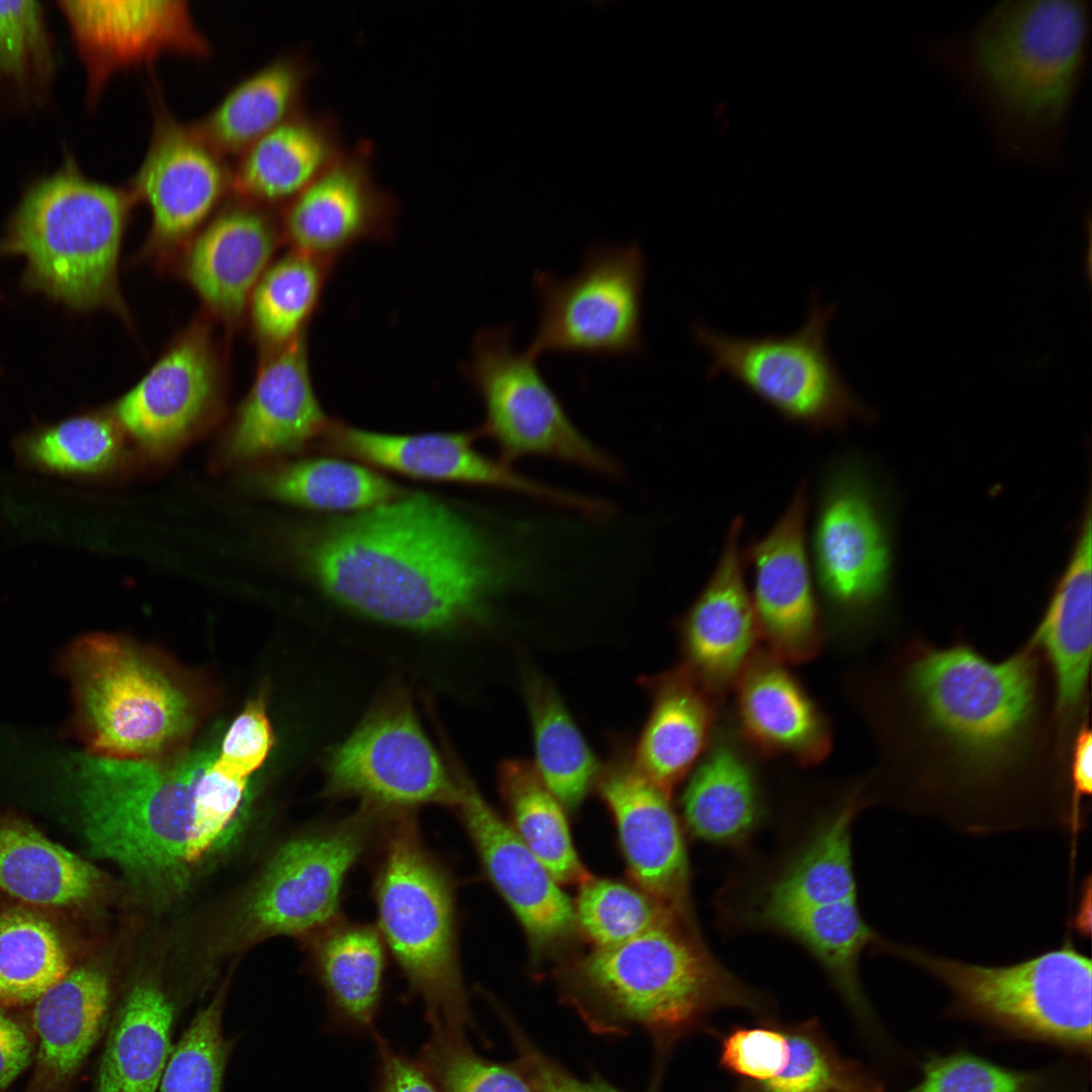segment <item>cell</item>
<instances>
[{"instance_id":"obj_51","label":"cell","mask_w":1092,"mask_h":1092,"mask_svg":"<svg viewBox=\"0 0 1092 1092\" xmlns=\"http://www.w3.org/2000/svg\"><path fill=\"white\" fill-rule=\"evenodd\" d=\"M378 1075L372 1092H442L417 1061L396 1052L375 1033Z\"/></svg>"},{"instance_id":"obj_18","label":"cell","mask_w":1092,"mask_h":1092,"mask_svg":"<svg viewBox=\"0 0 1092 1092\" xmlns=\"http://www.w3.org/2000/svg\"><path fill=\"white\" fill-rule=\"evenodd\" d=\"M311 383L305 335L268 350L252 388L216 450V464L239 466L288 456L333 426Z\"/></svg>"},{"instance_id":"obj_46","label":"cell","mask_w":1092,"mask_h":1092,"mask_svg":"<svg viewBox=\"0 0 1092 1092\" xmlns=\"http://www.w3.org/2000/svg\"><path fill=\"white\" fill-rule=\"evenodd\" d=\"M431 1026L417 1062L442 1092H533L517 1071L477 1055L464 1029Z\"/></svg>"},{"instance_id":"obj_25","label":"cell","mask_w":1092,"mask_h":1092,"mask_svg":"<svg viewBox=\"0 0 1092 1092\" xmlns=\"http://www.w3.org/2000/svg\"><path fill=\"white\" fill-rule=\"evenodd\" d=\"M601 776L632 877L655 901L692 918L688 856L670 797L632 763H614Z\"/></svg>"},{"instance_id":"obj_5","label":"cell","mask_w":1092,"mask_h":1092,"mask_svg":"<svg viewBox=\"0 0 1092 1092\" xmlns=\"http://www.w3.org/2000/svg\"><path fill=\"white\" fill-rule=\"evenodd\" d=\"M85 751L106 758L164 762L194 732L201 703L156 656L121 636L75 640L62 661Z\"/></svg>"},{"instance_id":"obj_23","label":"cell","mask_w":1092,"mask_h":1092,"mask_svg":"<svg viewBox=\"0 0 1092 1092\" xmlns=\"http://www.w3.org/2000/svg\"><path fill=\"white\" fill-rule=\"evenodd\" d=\"M94 98L116 71L164 53L204 56L209 46L185 1H61Z\"/></svg>"},{"instance_id":"obj_48","label":"cell","mask_w":1092,"mask_h":1092,"mask_svg":"<svg viewBox=\"0 0 1092 1092\" xmlns=\"http://www.w3.org/2000/svg\"><path fill=\"white\" fill-rule=\"evenodd\" d=\"M1032 1079L974 1055L929 1060L920 1082L907 1092H1032Z\"/></svg>"},{"instance_id":"obj_24","label":"cell","mask_w":1092,"mask_h":1092,"mask_svg":"<svg viewBox=\"0 0 1092 1092\" xmlns=\"http://www.w3.org/2000/svg\"><path fill=\"white\" fill-rule=\"evenodd\" d=\"M455 805L487 877L535 946L555 943L573 930L574 907L557 882L464 776Z\"/></svg>"},{"instance_id":"obj_39","label":"cell","mask_w":1092,"mask_h":1092,"mask_svg":"<svg viewBox=\"0 0 1092 1092\" xmlns=\"http://www.w3.org/2000/svg\"><path fill=\"white\" fill-rule=\"evenodd\" d=\"M526 697L534 731L537 772L561 805L574 809L598 777L599 764L549 682L531 673Z\"/></svg>"},{"instance_id":"obj_30","label":"cell","mask_w":1092,"mask_h":1092,"mask_svg":"<svg viewBox=\"0 0 1092 1092\" xmlns=\"http://www.w3.org/2000/svg\"><path fill=\"white\" fill-rule=\"evenodd\" d=\"M277 245V228L264 212L232 207L196 237L183 274L211 311L234 323L242 316Z\"/></svg>"},{"instance_id":"obj_4","label":"cell","mask_w":1092,"mask_h":1092,"mask_svg":"<svg viewBox=\"0 0 1092 1092\" xmlns=\"http://www.w3.org/2000/svg\"><path fill=\"white\" fill-rule=\"evenodd\" d=\"M216 742L164 762L71 755L92 853L153 889L184 885L230 836L206 774Z\"/></svg>"},{"instance_id":"obj_1","label":"cell","mask_w":1092,"mask_h":1092,"mask_svg":"<svg viewBox=\"0 0 1092 1092\" xmlns=\"http://www.w3.org/2000/svg\"><path fill=\"white\" fill-rule=\"evenodd\" d=\"M893 702L897 752L933 797L979 804L1027 777L1046 741L1039 651L994 662L974 647L917 643L903 654Z\"/></svg>"},{"instance_id":"obj_10","label":"cell","mask_w":1092,"mask_h":1092,"mask_svg":"<svg viewBox=\"0 0 1092 1092\" xmlns=\"http://www.w3.org/2000/svg\"><path fill=\"white\" fill-rule=\"evenodd\" d=\"M948 988L956 1007L988 1023L1066 1048L1091 1051L1092 968L1069 942L1004 967L968 964L887 942Z\"/></svg>"},{"instance_id":"obj_8","label":"cell","mask_w":1092,"mask_h":1092,"mask_svg":"<svg viewBox=\"0 0 1092 1092\" xmlns=\"http://www.w3.org/2000/svg\"><path fill=\"white\" fill-rule=\"evenodd\" d=\"M387 825L373 886L378 931L431 1025L464 1029L470 1015L452 880L406 811L396 812Z\"/></svg>"},{"instance_id":"obj_47","label":"cell","mask_w":1092,"mask_h":1092,"mask_svg":"<svg viewBox=\"0 0 1092 1092\" xmlns=\"http://www.w3.org/2000/svg\"><path fill=\"white\" fill-rule=\"evenodd\" d=\"M51 54L40 5L33 0L0 1V76L24 82L47 76Z\"/></svg>"},{"instance_id":"obj_36","label":"cell","mask_w":1092,"mask_h":1092,"mask_svg":"<svg viewBox=\"0 0 1092 1092\" xmlns=\"http://www.w3.org/2000/svg\"><path fill=\"white\" fill-rule=\"evenodd\" d=\"M309 70L281 57L237 85L193 129L217 154L247 150L295 115Z\"/></svg>"},{"instance_id":"obj_52","label":"cell","mask_w":1092,"mask_h":1092,"mask_svg":"<svg viewBox=\"0 0 1092 1092\" xmlns=\"http://www.w3.org/2000/svg\"><path fill=\"white\" fill-rule=\"evenodd\" d=\"M1073 828L1079 823L1082 801L1090 796L1092 787V736L1088 719L1075 732L1067 763Z\"/></svg>"},{"instance_id":"obj_44","label":"cell","mask_w":1092,"mask_h":1092,"mask_svg":"<svg viewBox=\"0 0 1092 1092\" xmlns=\"http://www.w3.org/2000/svg\"><path fill=\"white\" fill-rule=\"evenodd\" d=\"M574 916L575 922L598 948L624 943L673 921H693L664 907L643 891L592 877L580 884Z\"/></svg>"},{"instance_id":"obj_34","label":"cell","mask_w":1092,"mask_h":1092,"mask_svg":"<svg viewBox=\"0 0 1092 1092\" xmlns=\"http://www.w3.org/2000/svg\"><path fill=\"white\" fill-rule=\"evenodd\" d=\"M383 946L378 929L362 923L336 920L316 933L314 970L340 1027H373L382 996Z\"/></svg>"},{"instance_id":"obj_41","label":"cell","mask_w":1092,"mask_h":1092,"mask_svg":"<svg viewBox=\"0 0 1092 1092\" xmlns=\"http://www.w3.org/2000/svg\"><path fill=\"white\" fill-rule=\"evenodd\" d=\"M70 971L65 944L50 922L21 910L0 914V1006L35 1002Z\"/></svg>"},{"instance_id":"obj_42","label":"cell","mask_w":1092,"mask_h":1092,"mask_svg":"<svg viewBox=\"0 0 1092 1092\" xmlns=\"http://www.w3.org/2000/svg\"><path fill=\"white\" fill-rule=\"evenodd\" d=\"M330 265L329 261L293 250L263 273L252 292L251 318L268 350L304 334Z\"/></svg>"},{"instance_id":"obj_6","label":"cell","mask_w":1092,"mask_h":1092,"mask_svg":"<svg viewBox=\"0 0 1092 1092\" xmlns=\"http://www.w3.org/2000/svg\"><path fill=\"white\" fill-rule=\"evenodd\" d=\"M584 990L616 1020L671 1040L735 1007L763 1014L767 1000L708 950L694 921H673L597 948L577 969Z\"/></svg>"},{"instance_id":"obj_37","label":"cell","mask_w":1092,"mask_h":1092,"mask_svg":"<svg viewBox=\"0 0 1092 1092\" xmlns=\"http://www.w3.org/2000/svg\"><path fill=\"white\" fill-rule=\"evenodd\" d=\"M16 453L32 469L73 478L111 477L140 464L110 412L77 415L31 431L17 441Z\"/></svg>"},{"instance_id":"obj_43","label":"cell","mask_w":1092,"mask_h":1092,"mask_svg":"<svg viewBox=\"0 0 1092 1092\" xmlns=\"http://www.w3.org/2000/svg\"><path fill=\"white\" fill-rule=\"evenodd\" d=\"M784 1028L788 1055L779 1071L763 1082H739L735 1092H883L859 1063L840 1056L817 1020Z\"/></svg>"},{"instance_id":"obj_27","label":"cell","mask_w":1092,"mask_h":1092,"mask_svg":"<svg viewBox=\"0 0 1092 1092\" xmlns=\"http://www.w3.org/2000/svg\"><path fill=\"white\" fill-rule=\"evenodd\" d=\"M732 689L736 733L753 752L800 766L829 754L830 723L787 664L759 649Z\"/></svg>"},{"instance_id":"obj_15","label":"cell","mask_w":1092,"mask_h":1092,"mask_svg":"<svg viewBox=\"0 0 1092 1092\" xmlns=\"http://www.w3.org/2000/svg\"><path fill=\"white\" fill-rule=\"evenodd\" d=\"M327 792L386 811L454 806L457 781L446 770L403 700L374 710L328 755Z\"/></svg>"},{"instance_id":"obj_38","label":"cell","mask_w":1092,"mask_h":1092,"mask_svg":"<svg viewBox=\"0 0 1092 1092\" xmlns=\"http://www.w3.org/2000/svg\"><path fill=\"white\" fill-rule=\"evenodd\" d=\"M255 477L256 485L269 496L316 511L359 513L406 495L378 472L336 458L278 463Z\"/></svg>"},{"instance_id":"obj_32","label":"cell","mask_w":1092,"mask_h":1092,"mask_svg":"<svg viewBox=\"0 0 1092 1092\" xmlns=\"http://www.w3.org/2000/svg\"><path fill=\"white\" fill-rule=\"evenodd\" d=\"M752 752L737 733L714 734L681 798L685 821L694 836L736 845L758 827L765 808Z\"/></svg>"},{"instance_id":"obj_40","label":"cell","mask_w":1092,"mask_h":1092,"mask_svg":"<svg viewBox=\"0 0 1092 1092\" xmlns=\"http://www.w3.org/2000/svg\"><path fill=\"white\" fill-rule=\"evenodd\" d=\"M498 778L514 830L553 879L580 885L590 878L573 846L561 804L536 768L523 760H507Z\"/></svg>"},{"instance_id":"obj_22","label":"cell","mask_w":1092,"mask_h":1092,"mask_svg":"<svg viewBox=\"0 0 1092 1092\" xmlns=\"http://www.w3.org/2000/svg\"><path fill=\"white\" fill-rule=\"evenodd\" d=\"M395 210L373 176L372 146L363 141L290 200L283 234L294 251L332 262L360 241L387 236Z\"/></svg>"},{"instance_id":"obj_28","label":"cell","mask_w":1092,"mask_h":1092,"mask_svg":"<svg viewBox=\"0 0 1092 1092\" xmlns=\"http://www.w3.org/2000/svg\"><path fill=\"white\" fill-rule=\"evenodd\" d=\"M1091 507L1084 519L1068 565L1053 592L1029 641L1049 663L1058 722L1075 732L1088 712L1092 642Z\"/></svg>"},{"instance_id":"obj_3","label":"cell","mask_w":1092,"mask_h":1092,"mask_svg":"<svg viewBox=\"0 0 1092 1092\" xmlns=\"http://www.w3.org/2000/svg\"><path fill=\"white\" fill-rule=\"evenodd\" d=\"M1090 2L1007 0L965 34L921 48L983 112L1001 153L1018 162L1061 161L1083 77Z\"/></svg>"},{"instance_id":"obj_19","label":"cell","mask_w":1092,"mask_h":1092,"mask_svg":"<svg viewBox=\"0 0 1092 1092\" xmlns=\"http://www.w3.org/2000/svg\"><path fill=\"white\" fill-rule=\"evenodd\" d=\"M474 437L473 433L385 434L334 423L325 438L341 454L410 477L509 490L583 515L594 511L592 496L516 471L502 459L479 452Z\"/></svg>"},{"instance_id":"obj_20","label":"cell","mask_w":1092,"mask_h":1092,"mask_svg":"<svg viewBox=\"0 0 1092 1092\" xmlns=\"http://www.w3.org/2000/svg\"><path fill=\"white\" fill-rule=\"evenodd\" d=\"M859 808L854 790L816 819L745 898L743 923L776 932L796 916L857 900L851 826Z\"/></svg>"},{"instance_id":"obj_2","label":"cell","mask_w":1092,"mask_h":1092,"mask_svg":"<svg viewBox=\"0 0 1092 1092\" xmlns=\"http://www.w3.org/2000/svg\"><path fill=\"white\" fill-rule=\"evenodd\" d=\"M299 549L306 572L331 599L414 630L478 618L515 573L474 525L422 495L320 525Z\"/></svg>"},{"instance_id":"obj_50","label":"cell","mask_w":1092,"mask_h":1092,"mask_svg":"<svg viewBox=\"0 0 1092 1092\" xmlns=\"http://www.w3.org/2000/svg\"><path fill=\"white\" fill-rule=\"evenodd\" d=\"M513 1034L519 1051V1067L533 1092H620L601 1080H577L541 1054L518 1029L513 1028Z\"/></svg>"},{"instance_id":"obj_14","label":"cell","mask_w":1092,"mask_h":1092,"mask_svg":"<svg viewBox=\"0 0 1092 1092\" xmlns=\"http://www.w3.org/2000/svg\"><path fill=\"white\" fill-rule=\"evenodd\" d=\"M385 811L368 805L332 825L284 843L249 905L260 935L314 934L338 920L343 885Z\"/></svg>"},{"instance_id":"obj_11","label":"cell","mask_w":1092,"mask_h":1092,"mask_svg":"<svg viewBox=\"0 0 1092 1092\" xmlns=\"http://www.w3.org/2000/svg\"><path fill=\"white\" fill-rule=\"evenodd\" d=\"M812 513L807 548L824 623L854 632L883 604L892 564L884 515L857 456L837 453L825 463Z\"/></svg>"},{"instance_id":"obj_35","label":"cell","mask_w":1092,"mask_h":1092,"mask_svg":"<svg viewBox=\"0 0 1092 1092\" xmlns=\"http://www.w3.org/2000/svg\"><path fill=\"white\" fill-rule=\"evenodd\" d=\"M98 880L90 863L29 823L0 815V887L11 896L36 905L70 906L87 900Z\"/></svg>"},{"instance_id":"obj_26","label":"cell","mask_w":1092,"mask_h":1092,"mask_svg":"<svg viewBox=\"0 0 1092 1092\" xmlns=\"http://www.w3.org/2000/svg\"><path fill=\"white\" fill-rule=\"evenodd\" d=\"M225 186L218 154L193 128L161 109L132 192L150 207L153 246L170 248L185 241L215 206Z\"/></svg>"},{"instance_id":"obj_53","label":"cell","mask_w":1092,"mask_h":1092,"mask_svg":"<svg viewBox=\"0 0 1092 1092\" xmlns=\"http://www.w3.org/2000/svg\"><path fill=\"white\" fill-rule=\"evenodd\" d=\"M32 1054L25 1030L0 1011V1092L29 1065Z\"/></svg>"},{"instance_id":"obj_13","label":"cell","mask_w":1092,"mask_h":1092,"mask_svg":"<svg viewBox=\"0 0 1092 1092\" xmlns=\"http://www.w3.org/2000/svg\"><path fill=\"white\" fill-rule=\"evenodd\" d=\"M466 373L484 407L479 434L489 437L509 464L544 457L617 478L619 463L572 422L537 365L513 344L510 326L480 332Z\"/></svg>"},{"instance_id":"obj_12","label":"cell","mask_w":1092,"mask_h":1092,"mask_svg":"<svg viewBox=\"0 0 1092 1092\" xmlns=\"http://www.w3.org/2000/svg\"><path fill=\"white\" fill-rule=\"evenodd\" d=\"M646 263L638 243L595 244L573 275L538 270V321L527 352L632 357L644 351L642 303Z\"/></svg>"},{"instance_id":"obj_49","label":"cell","mask_w":1092,"mask_h":1092,"mask_svg":"<svg viewBox=\"0 0 1092 1092\" xmlns=\"http://www.w3.org/2000/svg\"><path fill=\"white\" fill-rule=\"evenodd\" d=\"M787 1054L784 1024L763 1021L755 1026L735 1027L725 1035L720 1064L740 1082L758 1083L779 1071Z\"/></svg>"},{"instance_id":"obj_31","label":"cell","mask_w":1092,"mask_h":1092,"mask_svg":"<svg viewBox=\"0 0 1092 1092\" xmlns=\"http://www.w3.org/2000/svg\"><path fill=\"white\" fill-rule=\"evenodd\" d=\"M647 686L651 710L631 763L670 797L709 746L722 700L684 664L648 679Z\"/></svg>"},{"instance_id":"obj_45","label":"cell","mask_w":1092,"mask_h":1092,"mask_svg":"<svg viewBox=\"0 0 1092 1092\" xmlns=\"http://www.w3.org/2000/svg\"><path fill=\"white\" fill-rule=\"evenodd\" d=\"M223 986L200 1009L174 1043L157 1092H223L228 1063L236 1045L223 1033Z\"/></svg>"},{"instance_id":"obj_9","label":"cell","mask_w":1092,"mask_h":1092,"mask_svg":"<svg viewBox=\"0 0 1092 1092\" xmlns=\"http://www.w3.org/2000/svg\"><path fill=\"white\" fill-rule=\"evenodd\" d=\"M836 311L816 293L808 300L804 324L779 336L734 337L695 323L692 337L710 359L707 379L725 374L785 422L813 434L841 433L852 422H869L873 411L852 391L828 347Z\"/></svg>"},{"instance_id":"obj_21","label":"cell","mask_w":1092,"mask_h":1092,"mask_svg":"<svg viewBox=\"0 0 1092 1092\" xmlns=\"http://www.w3.org/2000/svg\"><path fill=\"white\" fill-rule=\"evenodd\" d=\"M744 524L741 515L731 521L708 580L678 621L682 664L721 700L759 650L741 542Z\"/></svg>"},{"instance_id":"obj_17","label":"cell","mask_w":1092,"mask_h":1092,"mask_svg":"<svg viewBox=\"0 0 1092 1092\" xmlns=\"http://www.w3.org/2000/svg\"><path fill=\"white\" fill-rule=\"evenodd\" d=\"M809 485L801 480L769 530L743 548L759 643L785 664L813 659L825 640L807 548Z\"/></svg>"},{"instance_id":"obj_7","label":"cell","mask_w":1092,"mask_h":1092,"mask_svg":"<svg viewBox=\"0 0 1092 1092\" xmlns=\"http://www.w3.org/2000/svg\"><path fill=\"white\" fill-rule=\"evenodd\" d=\"M132 200L70 163L24 195L1 250L24 257L27 282L56 300L126 316L117 263Z\"/></svg>"},{"instance_id":"obj_16","label":"cell","mask_w":1092,"mask_h":1092,"mask_svg":"<svg viewBox=\"0 0 1092 1092\" xmlns=\"http://www.w3.org/2000/svg\"><path fill=\"white\" fill-rule=\"evenodd\" d=\"M221 370L210 331L192 325L166 350L110 413L130 440L140 464L169 461L218 420Z\"/></svg>"},{"instance_id":"obj_33","label":"cell","mask_w":1092,"mask_h":1092,"mask_svg":"<svg viewBox=\"0 0 1092 1092\" xmlns=\"http://www.w3.org/2000/svg\"><path fill=\"white\" fill-rule=\"evenodd\" d=\"M344 150L338 124L331 114H295L246 150L234 184L239 192L251 198L290 201Z\"/></svg>"},{"instance_id":"obj_29","label":"cell","mask_w":1092,"mask_h":1092,"mask_svg":"<svg viewBox=\"0 0 1092 1092\" xmlns=\"http://www.w3.org/2000/svg\"><path fill=\"white\" fill-rule=\"evenodd\" d=\"M111 985L93 967L71 970L35 1002L34 1068L24 1092H66L111 1018Z\"/></svg>"}]
</instances>
